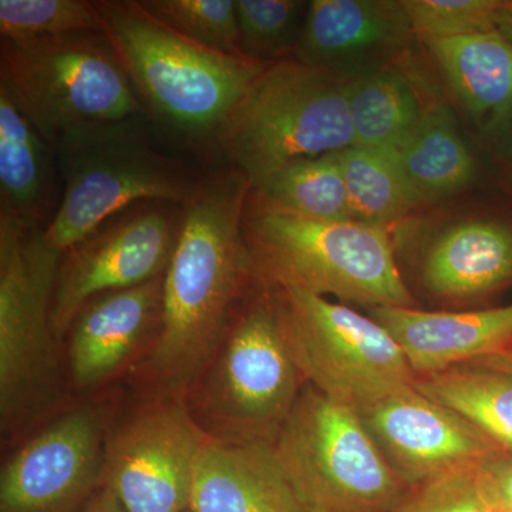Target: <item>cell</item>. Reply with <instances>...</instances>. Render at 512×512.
I'll return each instance as SVG.
<instances>
[{
    "instance_id": "1",
    "label": "cell",
    "mask_w": 512,
    "mask_h": 512,
    "mask_svg": "<svg viewBox=\"0 0 512 512\" xmlns=\"http://www.w3.org/2000/svg\"><path fill=\"white\" fill-rule=\"evenodd\" d=\"M251 183L238 170L200 181L164 274L160 328L138 367L147 400H184L258 271L244 235Z\"/></svg>"
},
{
    "instance_id": "2",
    "label": "cell",
    "mask_w": 512,
    "mask_h": 512,
    "mask_svg": "<svg viewBox=\"0 0 512 512\" xmlns=\"http://www.w3.org/2000/svg\"><path fill=\"white\" fill-rule=\"evenodd\" d=\"M305 384L286 342L278 288L258 274L184 402L211 440L274 443Z\"/></svg>"
},
{
    "instance_id": "3",
    "label": "cell",
    "mask_w": 512,
    "mask_h": 512,
    "mask_svg": "<svg viewBox=\"0 0 512 512\" xmlns=\"http://www.w3.org/2000/svg\"><path fill=\"white\" fill-rule=\"evenodd\" d=\"M244 235L256 271L272 284L335 296L369 311L417 308L387 229L311 220L248 197Z\"/></svg>"
},
{
    "instance_id": "4",
    "label": "cell",
    "mask_w": 512,
    "mask_h": 512,
    "mask_svg": "<svg viewBox=\"0 0 512 512\" xmlns=\"http://www.w3.org/2000/svg\"><path fill=\"white\" fill-rule=\"evenodd\" d=\"M103 35L148 106L170 126L218 134L266 64L200 45L137 0H99Z\"/></svg>"
},
{
    "instance_id": "5",
    "label": "cell",
    "mask_w": 512,
    "mask_h": 512,
    "mask_svg": "<svg viewBox=\"0 0 512 512\" xmlns=\"http://www.w3.org/2000/svg\"><path fill=\"white\" fill-rule=\"evenodd\" d=\"M0 87L50 146L77 134L127 127L143 110L103 33L2 40Z\"/></svg>"
},
{
    "instance_id": "6",
    "label": "cell",
    "mask_w": 512,
    "mask_h": 512,
    "mask_svg": "<svg viewBox=\"0 0 512 512\" xmlns=\"http://www.w3.org/2000/svg\"><path fill=\"white\" fill-rule=\"evenodd\" d=\"M349 83L296 59L269 64L259 74L217 134L251 188L293 161L355 146Z\"/></svg>"
},
{
    "instance_id": "7",
    "label": "cell",
    "mask_w": 512,
    "mask_h": 512,
    "mask_svg": "<svg viewBox=\"0 0 512 512\" xmlns=\"http://www.w3.org/2000/svg\"><path fill=\"white\" fill-rule=\"evenodd\" d=\"M272 446L308 512H400L412 497L359 413L311 384Z\"/></svg>"
},
{
    "instance_id": "8",
    "label": "cell",
    "mask_w": 512,
    "mask_h": 512,
    "mask_svg": "<svg viewBox=\"0 0 512 512\" xmlns=\"http://www.w3.org/2000/svg\"><path fill=\"white\" fill-rule=\"evenodd\" d=\"M62 255L39 224L0 212V417L8 433L59 396L52 306Z\"/></svg>"
},
{
    "instance_id": "9",
    "label": "cell",
    "mask_w": 512,
    "mask_h": 512,
    "mask_svg": "<svg viewBox=\"0 0 512 512\" xmlns=\"http://www.w3.org/2000/svg\"><path fill=\"white\" fill-rule=\"evenodd\" d=\"M276 288L286 342L305 383L357 413L413 386L402 350L372 316L301 289Z\"/></svg>"
},
{
    "instance_id": "10",
    "label": "cell",
    "mask_w": 512,
    "mask_h": 512,
    "mask_svg": "<svg viewBox=\"0 0 512 512\" xmlns=\"http://www.w3.org/2000/svg\"><path fill=\"white\" fill-rule=\"evenodd\" d=\"M127 127L77 134L57 144L64 195L43 239L60 254L133 205L184 207L197 191L200 181L131 136Z\"/></svg>"
},
{
    "instance_id": "11",
    "label": "cell",
    "mask_w": 512,
    "mask_h": 512,
    "mask_svg": "<svg viewBox=\"0 0 512 512\" xmlns=\"http://www.w3.org/2000/svg\"><path fill=\"white\" fill-rule=\"evenodd\" d=\"M397 262L420 291L447 306H470L512 286V211L448 204L414 212L390 231Z\"/></svg>"
},
{
    "instance_id": "12",
    "label": "cell",
    "mask_w": 512,
    "mask_h": 512,
    "mask_svg": "<svg viewBox=\"0 0 512 512\" xmlns=\"http://www.w3.org/2000/svg\"><path fill=\"white\" fill-rule=\"evenodd\" d=\"M171 205H133L63 252L52 306L57 339L69 333L77 315L97 296L134 288L165 274L181 225Z\"/></svg>"
},
{
    "instance_id": "13",
    "label": "cell",
    "mask_w": 512,
    "mask_h": 512,
    "mask_svg": "<svg viewBox=\"0 0 512 512\" xmlns=\"http://www.w3.org/2000/svg\"><path fill=\"white\" fill-rule=\"evenodd\" d=\"M208 440L184 400H147L107 436L103 484L127 512L190 510L195 468Z\"/></svg>"
},
{
    "instance_id": "14",
    "label": "cell",
    "mask_w": 512,
    "mask_h": 512,
    "mask_svg": "<svg viewBox=\"0 0 512 512\" xmlns=\"http://www.w3.org/2000/svg\"><path fill=\"white\" fill-rule=\"evenodd\" d=\"M103 416L80 407L32 437L0 476V512H76L103 485Z\"/></svg>"
},
{
    "instance_id": "15",
    "label": "cell",
    "mask_w": 512,
    "mask_h": 512,
    "mask_svg": "<svg viewBox=\"0 0 512 512\" xmlns=\"http://www.w3.org/2000/svg\"><path fill=\"white\" fill-rule=\"evenodd\" d=\"M359 416L387 463L414 488L505 453L414 384L366 407Z\"/></svg>"
},
{
    "instance_id": "16",
    "label": "cell",
    "mask_w": 512,
    "mask_h": 512,
    "mask_svg": "<svg viewBox=\"0 0 512 512\" xmlns=\"http://www.w3.org/2000/svg\"><path fill=\"white\" fill-rule=\"evenodd\" d=\"M414 40L402 0H312L293 59L353 80L403 62Z\"/></svg>"
},
{
    "instance_id": "17",
    "label": "cell",
    "mask_w": 512,
    "mask_h": 512,
    "mask_svg": "<svg viewBox=\"0 0 512 512\" xmlns=\"http://www.w3.org/2000/svg\"><path fill=\"white\" fill-rule=\"evenodd\" d=\"M164 275L134 288L104 293L87 303L69 333V370L79 389L107 382L160 328Z\"/></svg>"
},
{
    "instance_id": "18",
    "label": "cell",
    "mask_w": 512,
    "mask_h": 512,
    "mask_svg": "<svg viewBox=\"0 0 512 512\" xmlns=\"http://www.w3.org/2000/svg\"><path fill=\"white\" fill-rule=\"evenodd\" d=\"M369 312L396 340L414 376L497 355L512 343V305L463 312L417 308Z\"/></svg>"
},
{
    "instance_id": "19",
    "label": "cell",
    "mask_w": 512,
    "mask_h": 512,
    "mask_svg": "<svg viewBox=\"0 0 512 512\" xmlns=\"http://www.w3.org/2000/svg\"><path fill=\"white\" fill-rule=\"evenodd\" d=\"M191 512H308L272 443L208 440L192 481Z\"/></svg>"
},
{
    "instance_id": "20",
    "label": "cell",
    "mask_w": 512,
    "mask_h": 512,
    "mask_svg": "<svg viewBox=\"0 0 512 512\" xmlns=\"http://www.w3.org/2000/svg\"><path fill=\"white\" fill-rule=\"evenodd\" d=\"M396 153L417 211L456 200L483 175L480 154L464 137L456 111L437 94Z\"/></svg>"
},
{
    "instance_id": "21",
    "label": "cell",
    "mask_w": 512,
    "mask_h": 512,
    "mask_svg": "<svg viewBox=\"0 0 512 512\" xmlns=\"http://www.w3.org/2000/svg\"><path fill=\"white\" fill-rule=\"evenodd\" d=\"M423 45L477 134L512 113V43L500 30Z\"/></svg>"
},
{
    "instance_id": "22",
    "label": "cell",
    "mask_w": 512,
    "mask_h": 512,
    "mask_svg": "<svg viewBox=\"0 0 512 512\" xmlns=\"http://www.w3.org/2000/svg\"><path fill=\"white\" fill-rule=\"evenodd\" d=\"M409 62L363 74L349 83L355 146L397 150L412 134L436 92Z\"/></svg>"
},
{
    "instance_id": "23",
    "label": "cell",
    "mask_w": 512,
    "mask_h": 512,
    "mask_svg": "<svg viewBox=\"0 0 512 512\" xmlns=\"http://www.w3.org/2000/svg\"><path fill=\"white\" fill-rule=\"evenodd\" d=\"M49 146L0 87V212L42 225L52 192Z\"/></svg>"
},
{
    "instance_id": "24",
    "label": "cell",
    "mask_w": 512,
    "mask_h": 512,
    "mask_svg": "<svg viewBox=\"0 0 512 512\" xmlns=\"http://www.w3.org/2000/svg\"><path fill=\"white\" fill-rule=\"evenodd\" d=\"M414 387L512 454V372L470 362L433 375L416 376Z\"/></svg>"
},
{
    "instance_id": "25",
    "label": "cell",
    "mask_w": 512,
    "mask_h": 512,
    "mask_svg": "<svg viewBox=\"0 0 512 512\" xmlns=\"http://www.w3.org/2000/svg\"><path fill=\"white\" fill-rule=\"evenodd\" d=\"M338 158L352 221L392 231L417 211L396 150L350 146Z\"/></svg>"
},
{
    "instance_id": "26",
    "label": "cell",
    "mask_w": 512,
    "mask_h": 512,
    "mask_svg": "<svg viewBox=\"0 0 512 512\" xmlns=\"http://www.w3.org/2000/svg\"><path fill=\"white\" fill-rule=\"evenodd\" d=\"M252 200L319 221H352L338 151L293 161L251 188Z\"/></svg>"
},
{
    "instance_id": "27",
    "label": "cell",
    "mask_w": 512,
    "mask_h": 512,
    "mask_svg": "<svg viewBox=\"0 0 512 512\" xmlns=\"http://www.w3.org/2000/svg\"><path fill=\"white\" fill-rule=\"evenodd\" d=\"M242 55L256 63L293 59L308 2L237 0Z\"/></svg>"
},
{
    "instance_id": "28",
    "label": "cell",
    "mask_w": 512,
    "mask_h": 512,
    "mask_svg": "<svg viewBox=\"0 0 512 512\" xmlns=\"http://www.w3.org/2000/svg\"><path fill=\"white\" fill-rule=\"evenodd\" d=\"M103 33L96 2L89 0H0V35L9 42H29Z\"/></svg>"
},
{
    "instance_id": "29",
    "label": "cell",
    "mask_w": 512,
    "mask_h": 512,
    "mask_svg": "<svg viewBox=\"0 0 512 512\" xmlns=\"http://www.w3.org/2000/svg\"><path fill=\"white\" fill-rule=\"evenodd\" d=\"M140 3L154 18L188 39L217 52L245 57L239 40L237 0H143Z\"/></svg>"
},
{
    "instance_id": "30",
    "label": "cell",
    "mask_w": 512,
    "mask_h": 512,
    "mask_svg": "<svg viewBox=\"0 0 512 512\" xmlns=\"http://www.w3.org/2000/svg\"><path fill=\"white\" fill-rule=\"evenodd\" d=\"M420 43L498 30L504 0H402Z\"/></svg>"
},
{
    "instance_id": "31",
    "label": "cell",
    "mask_w": 512,
    "mask_h": 512,
    "mask_svg": "<svg viewBox=\"0 0 512 512\" xmlns=\"http://www.w3.org/2000/svg\"><path fill=\"white\" fill-rule=\"evenodd\" d=\"M485 463L414 488L400 512H508L495 494Z\"/></svg>"
},
{
    "instance_id": "32",
    "label": "cell",
    "mask_w": 512,
    "mask_h": 512,
    "mask_svg": "<svg viewBox=\"0 0 512 512\" xmlns=\"http://www.w3.org/2000/svg\"><path fill=\"white\" fill-rule=\"evenodd\" d=\"M477 137L491 177L512 205V113Z\"/></svg>"
},
{
    "instance_id": "33",
    "label": "cell",
    "mask_w": 512,
    "mask_h": 512,
    "mask_svg": "<svg viewBox=\"0 0 512 512\" xmlns=\"http://www.w3.org/2000/svg\"><path fill=\"white\" fill-rule=\"evenodd\" d=\"M485 471L490 478L498 500L505 510L512 512V454H498L485 463Z\"/></svg>"
},
{
    "instance_id": "34",
    "label": "cell",
    "mask_w": 512,
    "mask_h": 512,
    "mask_svg": "<svg viewBox=\"0 0 512 512\" xmlns=\"http://www.w3.org/2000/svg\"><path fill=\"white\" fill-rule=\"evenodd\" d=\"M79 512H127L121 505L119 498L107 485H101L96 494L87 501Z\"/></svg>"
},
{
    "instance_id": "35",
    "label": "cell",
    "mask_w": 512,
    "mask_h": 512,
    "mask_svg": "<svg viewBox=\"0 0 512 512\" xmlns=\"http://www.w3.org/2000/svg\"><path fill=\"white\" fill-rule=\"evenodd\" d=\"M474 362L512 372V343H510L507 348L501 350L500 353H497V355L483 357V359L474 360Z\"/></svg>"
},
{
    "instance_id": "36",
    "label": "cell",
    "mask_w": 512,
    "mask_h": 512,
    "mask_svg": "<svg viewBox=\"0 0 512 512\" xmlns=\"http://www.w3.org/2000/svg\"><path fill=\"white\" fill-rule=\"evenodd\" d=\"M498 30L512 43V0H504L500 20H498Z\"/></svg>"
},
{
    "instance_id": "37",
    "label": "cell",
    "mask_w": 512,
    "mask_h": 512,
    "mask_svg": "<svg viewBox=\"0 0 512 512\" xmlns=\"http://www.w3.org/2000/svg\"><path fill=\"white\" fill-rule=\"evenodd\" d=\"M185 512H191V511H190V510H187V511H185Z\"/></svg>"
},
{
    "instance_id": "38",
    "label": "cell",
    "mask_w": 512,
    "mask_h": 512,
    "mask_svg": "<svg viewBox=\"0 0 512 512\" xmlns=\"http://www.w3.org/2000/svg\"><path fill=\"white\" fill-rule=\"evenodd\" d=\"M508 512H510V511H508Z\"/></svg>"
}]
</instances>
